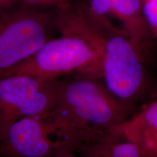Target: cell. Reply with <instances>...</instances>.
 <instances>
[{"instance_id": "cell-1", "label": "cell", "mask_w": 157, "mask_h": 157, "mask_svg": "<svg viewBox=\"0 0 157 157\" xmlns=\"http://www.w3.org/2000/svg\"><path fill=\"white\" fill-rule=\"evenodd\" d=\"M136 111L115 97L101 78L71 76L60 78L56 105L43 117L67 151H74Z\"/></svg>"}, {"instance_id": "cell-2", "label": "cell", "mask_w": 157, "mask_h": 157, "mask_svg": "<svg viewBox=\"0 0 157 157\" xmlns=\"http://www.w3.org/2000/svg\"><path fill=\"white\" fill-rule=\"evenodd\" d=\"M101 31L81 22L60 32L5 76L29 75L44 79L78 76L102 79Z\"/></svg>"}, {"instance_id": "cell-3", "label": "cell", "mask_w": 157, "mask_h": 157, "mask_svg": "<svg viewBox=\"0 0 157 157\" xmlns=\"http://www.w3.org/2000/svg\"><path fill=\"white\" fill-rule=\"evenodd\" d=\"M103 36L102 80L119 101L135 111L157 95L151 60L115 26L98 24Z\"/></svg>"}, {"instance_id": "cell-4", "label": "cell", "mask_w": 157, "mask_h": 157, "mask_svg": "<svg viewBox=\"0 0 157 157\" xmlns=\"http://www.w3.org/2000/svg\"><path fill=\"white\" fill-rule=\"evenodd\" d=\"M60 35L58 11L19 0L0 9V76Z\"/></svg>"}, {"instance_id": "cell-5", "label": "cell", "mask_w": 157, "mask_h": 157, "mask_svg": "<svg viewBox=\"0 0 157 157\" xmlns=\"http://www.w3.org/2000/svg\"><path fill=\"white\" fill-rule=\"evenodd\" d=\"M60 79L0 76V139L15 121L50 112L58 100Z\"/></svg>"}, {"instance_id": "cell-6", "label": "cell", "mask_w": 157, "mask_h": 157, "mask_svg": "<svg viewBox=\"0 0 157 157\" xmlns=\"http://www.w3.org/2000/svg\"><path fill=\"white\" fill-rule=\"evenodd\" d=\"M94 18L114 25L151 61L154 39L144 12L143 0H82Z\"/></svg>"}, {"instance_id": "cell-7", "label": "cell", "mask_w": 157, "mask_h": 157, "mask_svg": "<svg viewBox=\"0 0 157 157\" xmlns=\"http://www.w3.org/2000/svg\"><path fill=\"white\" fill-rule=\"evenodd\" d=\"M67 151L43 116L15 121L0 139V157H52Z\"/></svg>"}, {"instance_id": "cell-8", "label": "cell", "mask_w": 157, "mask_h": 157, "mask_svg": "<svg viewBox=\"0 0 157 157\" xmlns=\"http://www.w3.org/2000/svg\"><path fill=\"white\" fill-rule=\"evenodd\" d=\"M74 152L78 157H147L118 127L82 143Z\"/></svg>"}, {"instance_id": "cell-9", "label": "cell", "mask_w": 157, "mask_h": 157, "mask_svg": "<svg viewBox=\"0 0 157 157\" xmlns=\"http://www.w3.org/2000/svg\"><path fill=\"white\" fill-rule=\"evenodd\" d=\"M118 127L147 157H157V95Z\"/></svg>"}, {"instance_id": "cell-10", "label": "cell", "mask_w": 157, "mask_h": 157, "mask_svg": "<svg viewBox=\"0 0 157 157\" xmlns=\"http://www.w3.org/2000/svg\"><path fill=\"white\" fill-rule=\"evenodd\" d=\"M143 5L149 29L157 42V0H143Z\"/></svg>"}, {"instance_id": "cell-11", "label": "cell", "mask_w": 157, "mask_h": 157, "mask_svg": "<svg viewBox=\"0 0 157 157\" xmlns=\"http://www.w3.org/2000/svg\"><path fill=\"white\" fill-rule=\"evenodd\" d=\"M24 2L44 7L61 10L69 7L76 0H21Z\"/></svg>"}, {"instance_id": "cell-12", "label": "cell", "mask_w": 157, "mask_h": 157, "mask_svg": "<svg viewBox=\"0 0 157 157\" xmlns=\"http://www.w3.org/2000/svg\"><path fill=\"white\" fill-rule=\"evenodd\" d=\"M19 0H0V9L10 6L13 4L17 2Z\"/></svg>"}, {"instance_id": "cell-13", "label": "cell", "mask_w": 157, "mask_h": 157, "mask_svg": "<svg viewBox=\"0 0 157 157\" xmlns=\"http://www.w3.org/2000/svg\"><path fill=\"white\" fill-rule=\"evenodd\" d=\"M52 157H78L74 151H69V152H62L60 154L55 155Z\"/></svg>"}]
</instances>
